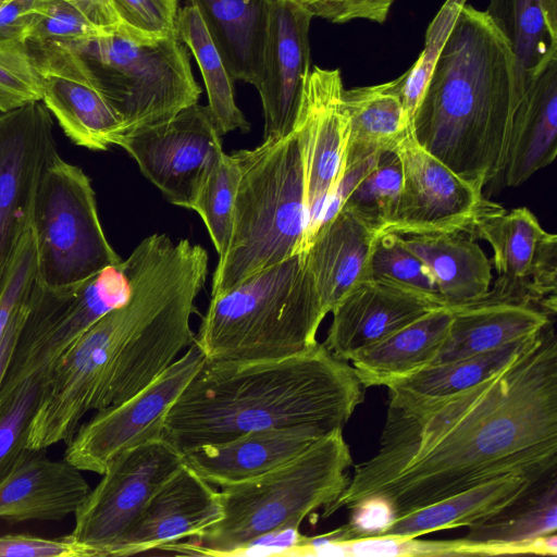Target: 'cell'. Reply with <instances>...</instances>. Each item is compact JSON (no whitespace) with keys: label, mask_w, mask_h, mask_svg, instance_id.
I'll return each mask as SVG.
<instances>
[{"label":"cell","mask_w":557,"mask_h":557,"mask_svg":"<svg viewBox=\"0 0 557 557\" xmlns=\"http://www.w3.org/2000/svg\"><path fill=\"white\" fill-rule=\"evenodd\" d=\"M311 16L332 23H347L352 20H368L384 23L396 0H292Z\"/></svg>","instance_id":"46"},{"label":"cell","mask_w":557,"mask_h":557,"mask_svg":"<svg viewBox=\"0 0 557 557\" xmlns=\"http://www.w3.org/2000/svg\"><path fill=\"white\" fill-rule=\"evenodd\" d=\"M453 308L435 309L351 358L363 387L387 386L432 363L449 331Z\"/></svg>","instance_id":"30"},{"label":"cell","mask_w":557,"mask_h":557,"mask_svg":"<svg viewBox=\"0 0 557 557\" xmlns=\"http://www.w3.org/2000/svg\"><path fill=\"white\" fill-rule=\"evenodd\" d=\"M174 30L197 61L208 95L207 107L219 134L222 136L235 129L248 132L250 125L235 102L234 81L191 3L178 11Z\"/></svg>","instance_id":"35"},{"label":"cell","mask_w":557,"mask_h":557,"mask_svg":"<svg viewBox=\"0 0 557 557\" xmlns=\"http://www.w3.org/2000/svg\"><path fill=\"white\" fill-rule=\"evenodd\" d=\"M239 180L240 170L234 156L220 151L201 183L191 209L207 226L219 259L224 257L228 248Z\"/></svg>","instance_id":"36"},{"label":"cell","mask_w":557,"mask_h":557,"mask_svg":"<svg viewBox=\"0 0 557 557\" xmlns=\"http://www.w3.org/2000/svg\"><path fill=\"white\" fill-rule=\"evenodd\" d=\"M377 230L347 208L322 226L304 253L324 312L371 280L370 261Z\"/></svg>","instance_id":"24"},{"label":"cell","mask_w":557,"mask_h":557,"mask_svg":"<svg viewBox=\"0 0 557 557\" xmlns=\"http://www.w3.org/2000/svg\"><path fill=\"white\" fill-rule=\"evenodd\" d=\"M484 12L509 44L527 89L557 59V0H488Z\"/></svg>","instance_id":"33"},{"label":"cell","mask_w":557,"mask_h":557,"mask_svg":"<svg viewBox=\"0 0 557 557\" xmlns=\"http://www.w3.org/2000/svg\"><path fill=\"white\" fill-rule=\"evenodd\" d=\"M205 358L201 349L193 343L140 392L96 411L66 443L63 459L82 471L101 475L123 451L161 437L166 411Z\"/></svg>","instance_id":"12"},{"label":"cell","mask_w":557,"mask_h":557,"mask_svg":"<svg viewBox=\"0 0 557 557\" xmlns=\"http://www.w3.org/2000/svg\"><path fill=\"white\" fill-rule=\"evenodd\" d=\"M76 9L87 21L104 33L122 27L112 0H63Z\"/></svg>","instance_id":"50"},{"label":"cell","mask_w":557,"mask_h":557,"mask_svg":"<svg viewBox=\"0 0 557 557\" xmlns=\"http://www.w3.org/2000/svg\"><path fill=\"white\" fill-rule=\"evenodd\" d=\"M524 92L505 37L484 11L465 3L413 114L412 135L482 193L502 176L513 113Z\"/></svg>","instance_id":"4"},{"label":"cell","mask_w":557,"mask_h":557,"mask_svg":"<svg viewBox=\"0 0 557 557\" xmlns=\"http://www.w3.org/2000/svg\"><path fill=\"white\" fill-rule=\"evenodd\" d=\"M468 528L461 539L470 543L505 546L512 555L557 556V469L498 512Z\"/></svg>","instance_id":"27"},{"label":"cell","mask_w":557,"mask_h":557,"mask_svg":"<svg viewBox=\"0 0 557 557\" xmlns=\"http://www.w3.org/2000/svg\"><path fill=\"white\" fill-rule=\"evenodd\" d=\"M341 71L314 66L307 75L294 125L304 166L307 228L300 255L319 230L325 201L339 180L350 137Z\"/></svg>","instance_id":"16"},{"label":"cell","mask_w":557,"mask_h":557,"mask_svg":"<svg viewBox=\"0 0 557 557\" xmlns=\"http://www.w3.org/2000/svg\"><path fill=\"white\" fill-rule=\"evenodd\" d=\"M184 462L162 436L116 456L74 513L71 536L95 557L113 556L158 487Z\"/></svg>","instance_id":"11"},{"label":"cell","mask_w":557,"mask_h":557,"mask_svg":"<svg viewBox=\"0 0 557 557\" xmlns=\"http://www.w3.org/2000/svg\"><path fill=\"white\" fill-rule=\"evenodd\" d=\"M127 300L87 330L49 368L29 423L27 448L74 436L83 417L134 396L195 338L190 317L208 274V252L188 239L152 234L133 250Z\"/></svg>","instance_id":"2"},{"label":"cell","mask_w":557,"mask_h":557,"mask_svg":"<svg viewBox=\"0 0 557 557\" xmlns=\"http://www.w3.org/2000/svg\"><path fill=\"white\" fill-rule=\"evenodd\" d=\"M465 1L447 0L428 29L424 50L410 69L399 76L401 98L411 123L440 51Z\"/></svg>","instance_id":"41"},{"label":"cell","mask_w":557,"mask_h":557,"mask_svg":"<svg viewBox=\"0 0 557 557\" xmlns=\"http://www.w3.org/2000/svg\"><path fill=\"white\" fill-rule=\"evenodd\" d=\"M90 490L82 470L49 458L46 449L30 450L0 482V519L62 520L77 511Z\"/></svg>","instance_id":"22"},{"label":"cell","mask_w":557,"mask_h":557,"mask_svg":"<svg viewBox=\"0 0 557 557\" xmlns=\"http://www.w3.org/2000/svg\"><path fill=\"white\" fill-rule=\"evenodd\" d=\"M0 557H95V554L71 534L58 539L7 534L0 535Z\"/></svg>","instance_id":"45"},{"label":"cell","mask_w":557,"mask_h":557,"mask_svg":"<svg viewBox=\"0 0 557 557\" xmlns=\"http://www.w3.org/2000/svg\"><path fill=\"white\" fill-rule=\"evenodd\" d=\"M393 151L401 166V189L394 214L377 231V237L473 232L491 201L422 148L412 131Z\"/></svg>","instance_id":"17"},{"label":"cell","mask_w":557,"mask_h":557,"mask_svg":"<svg viewBox=\"0 0 557 557\" xmlns=\"http://www.w3.org/2000/svg\"><path fill=\"white\" fill-rule=\"evenodd\" d=\"M364 393L355 369L318 343L264 361L206 359L163 419L162 437L184 456L244 434L293 426L331 433Z\"/></svg>","instance_id":"3"},{"label":"cell","mask_w":557,"mask_h":557,"mask_svg":"<svg viewBox=\"0 0 557 557\" xmlns=\"http://www.w3.org/2000/svg\"><path fill=\"white\" fill-rule=\"evenodd\" d=\"M104 32L94 26L63 0H45L25 40L28 54L57 49H75Z\"/></svg>","instance_id":"38"},{"label":"cell","mask_w":557,"mask_h":557,"mask_svg":"<svg viewBox=\"0 0 557 557\" xmlns=\"http://www.w3.org/2000/svg\"><path fill=\"white\" fill-rule=\"evenodd\" d=\"M58 154L51 113L42 101L0 112V294L30 224L40 178Z\"/></svg>","instance_id":"15"},{"label":"cell","mask_w":557,"mask_h":557,"mask_svg":"<svg viewBox=\"0 0 557 557\" xmlns=\"http://www.w3.org/2000/svg\"><path fill=\"white\" fill-rule=\"evenodd\" d=\"M124 32L158 39L174 32L177 0H112Z\"/></svg>","instance_id":"44"},{"label":"cell","mask_w":557,"mask_h":557,"mask_svg":"<svg viewBox=\"0 0 557 557\" xmlns=\"http://www.w3.org/2000/svg\"><path fill=\"white\" fill-rule=\"evenodd\" d=\"M42 376L25 381L7 400L0 404V482L30 451L27 436L41 387Z\"/></svg>","instance_id":"39"},{"label":"cell","mask_w":557,"mask_h":557,"mask_svg":"<svg viewBox=\"0 0 557 557\" xmlns=\"http://www.w3.org/2000/svg\"><path fill=\"white\" fill-rule=\"evenodd\" d=\"M485 240L497 278L488 294L500 300L527 301L557 312V236L525 207L505 210L491 201L473 228Z\"/></svg>","instance_id":"13"},{"label":"cell","mask_w":557,"mask_h":557,"mask_svg":"<svg viewBox=\"0 0 557 557\" xmlns=\"http://www.w3.org/2000/svg\"><path fill=\"white\" fill-rule=\"evenodd\" d=\"M346 556L412 557V556H467L462 539L423 541L399 535H376L343 541Z\"/></svg>","instance_id":"43"},{"label":"cell","mask_w":557,"mask_h":557,"mask_svg":"<svg viewBox=\"0 0 557 557\" xmlns=\"http://www.w3.org/2000/svg\"><path fill=\"white\" fill-rule=\"evenodd\" d=\"M230 75L257 87L262 75L270 0H190Z\"/></svg>","instance_id":"29"},{"label":"cell","mask_w":557,"mask_h":557,"mask_svg":"<svg viewBox=\"0 0 557 557\" xmlns=\"http://www.w3.org/2000/svg\"><path fill=\"white\" fill-rule=\"evenodd\" d=\"M535 335L497 349L429 366L394 381L387 385L388 401L437 399L470 388L507 364Z\"/></svg>","instance_id":"34"},{"label":"cell","mask_w":557,"mask_h":557,"mask_svg":"<svg viewBox=\"0 0 557 557\" xmlns=\"http://www.w3.org/2000/svg\"><path fill=\"white\" fill-rule=\"evenodd\" d=\"M555 317L531 302L499 300L487 292L474 302L453 308L448 334L430 366L450 362L529 338L543 330Z\"/></svg>","instance_id":"25"},{"label":"cell","mask_w":557,"mask_h":557,"mask_svg":"<svg viewBox=\"0 0 557 557\" xmlns=\"http://www.w3.org/2000/svg\"><path fill=\"white\" fill-rule=\"evenodd\" d=\"M343 99L350 120L345 164L374 153L393 151L411 132V119L401 98L400 77L377 85L344 89Z\"/></svg>","instance_id":"31"},{"label":"cell","mask_w":557,"mask_h":557,"mask_svg":"<svg viewBox=\"0 0 557 557\" xmlns=\"http://www.w3.org/2000/svg\"><path fill=\"white\" fill-rule=\"evenodd\" d=\"M352 458L343 429L308 446L275 469L220 491L222 518L188 542L159 550L197 556H233L244 544L327 508L344 492Z\"/></svg>","instance_id":"6"},{"label":"cell","mask_w":557,"mask_h":557,"mask_svg":"<svg viewBox=\"0 0 557 557\" xmlns=\"http://www.w3.org/2000/svg\"><path fill=\"white\" fill-rule=\"evenodd\" d=\"M350 510L349 521L337 528L341 542L382 535L396 519L392 505L381 497L362 499Z\"/></svg>","instance_id":"47"},{"label":"cell","mask_w":557,"mask_h":557,"mask_svg":"<svg viewBox=\"0 0 557 557\" xmlns=\"http://www.w3.org/2000/svg\"><path fill=\"white\" fill-rule=\"evenodd\" d=\"M41 99L40 75L26 49L0 45V112Z\"/></svg>","instance_id":"42"},{"label":"cell","mask_w":557,"mask_h":557,"mask_svg":"<svg viewBox=\"0 0 557 557\" xmlns=\"http://www.w3.org/2000/svg\"><path fill=\"white\" fill-rule=\"evenodd\" d=\"M557 469L555 319L507 364L450 396L388 401L376 454L355 467L330 517L370 497L396 518L506 475Z\"/></svg>","instance_id":"1"},{"label":"cell","mask_w":557,"mask_h":557,"mask_svg":"<svg viewBox=\"0 0 557 557\" xmlns=\"http://www.w3.org/2000/svg\"><path fill=\"white\" fill-rule=\"evenodd\" d=\"M233 156L240 180L228 248L218 261L211 296L300 253L307 228L304 166L294 132Z\"/></svg>","instance_id":"7"},{"label":"cell","mask_w":557,"mask_h":557,"mask_svg":"<svg viewBox=\"0 0 557 557\" xmlns=\"http://www.w3.org/2000/svg\"><path fill=\"white\" fill-rule=\"evenodd\" d=\"M401 189V166L394 151H383L376 165L355 187L344 208L379 231L394 214Z\"/></svg>","instance_id":"37"},{"label":"cell","mask_w":557,"mask_h":557,"mask_svg":"<svg viewBox=\"0 0 557 557\" xmlns=\"http://www.w3.org/2000/svg\"><path fill=\"white\" fill-rule=\"evenodd\" d=\"M305 535L299 525H285L260 534L236 550L234 557L244 556H287L295 557Z\"/></svg>","instance_id":"49"},{"label":"cell","mask_w":557,"mask_h":557,"mask_svg":"<svg viewBox=\"0 0 557 557\" xmlns=\"http://www.w3.org/2000/svg\"><path fill=\"white\" fill-rule=\"evenodd\" d=\"M311 426L274 428L208 445L184 456L205 481L223 487L262 475L326 435Z\"/></svg>","instance_id":"23"},{"label":"cell","mask_w":557,"mask_h":557,"mask_svg":"<svg viewBox=\"0 0 557 557\" xmlns=\"http://www.w3.org/2000/svg\"><path fill=\"white\" fill-rule=\"evenodd\" d=\"M27 310L28 304L14 317L0 342V386L4 379Z\"/></svg>","instance_id":"51"},{"label":"cell","mask_w":557,"mask_h":557,"mask_svg":"<svg viewBox=\"0 0 557 557\" xmlns=\"http://www.w3.org/2000/svg\"><path fill=\"white\" fill-rule=\"evenodd\" d=\"M45 0H11L0 4V45L25 47L27 33Z\"/></svg>","instance_id":"48"},{"label":"cell","mask_w":557,"mask_h":557,"mask_svg":"<svg viewBox=\"0 0 557 557\" xmlns=\"http://www.w3.org/2000/svg\"><path fill=\"white\" fill-rule=\"evenodd\" d=\"M312 16L292 0H270L259 91L264 139L288 136L295 125L305 79L310 72Z\"/></svg>","instance_id":"19"},{"label":"cell","mask_w":557,"mask_h":557,"mask_svg":"<svg viewBox=\"0 0 557 557\" xmlns=\"http://www.w3.org/2000/svg\"><path fill=\"white\" fill-rule=\"evenodd\" d=\"M440 308L453 307L442 298L371 278L332 309L323 345L336 358L350 361L362 348Z\"/></svg>","instance_id":"20"},{"label":"cell","mask_w":557,"mask_h":557,"mask_svg":"<svg viewBox=\"0 0 557 557\" xmlns=\"http://www.w3.org/2000/svg\"><path fill=\"white\" fill-rule=\"evenodd\" d=\"M9 1H11V0H0V4L9 2Z\"/></svg>","instance_id":"52"},{"label":"cell","mask_w":557,"mask_h":557,"mask_svg":"<svg viewBox=\"0 0 557 557\" xmlns=\"http://www.w3.org/2000/svg\"><path fill=\"white\" fill-rule=\"evenodd\" d=\"M535 481L513 474L492 480L396 518L382 535L418 537L444 529L470 527L512 503Z\"/></svg>","instance_id":"32"},{"label":"cell","mask_w":557,"mask_h":557,"mask_svg":"<svg viewBox=\"0 0 557 557\" xmlns=\"http://www.w3.org/2000/svg\"><path fill=\"white\" fill-rule=\"evenodd\" d=\"M222 518L220 492L185 460L158 487L113 556H129L201 534Z\"/></svg>","instance_id":"21"},{"label":"cell","mask_w":557,"mask_h":557,"mask_svg":"<svg viewBox=\"0 0 557 557\" xmlns=\"http://www.w3.org/2000/svg\"><path fill=\"white\" fill-rule=\"evenodd\" d=\"M429 268L438 294L453 308L483 298L492 285V263L473 232L447 231L399 236Z\"/></svg>","instance_id":"28"},{"label":"cell","mask_w":557,"mask_h":557,"mask_svg":"<svg viewBox=\"0 0 557 557\" xmlns=\"http://www.w3.org/2000/svg\"><path fill=\"white\" fill-rule=\"evenodd\" d=\"M75 51L121 116L124 134L169 121L198 103L201 89L175 30L143 39L120 28L83 41Z\"/></svg>","instance_id":"8"},{"label":"cell","mask_w":557,"mask_h":557,"mask_svg":"<svg viewBox=\"0 0 557 557\" xmlns=\"http://www.w3.org/2000/svg\"><path fill=\"white\" fill-rule=\"evenodd\" d=\"M370 274L373 280L442 298L429 268L403 244L398 235L383 234L376 237Z\"/></svg>","instance_id":"40"},{"label":"cell","mask_w":557,"mask_h":557,"mask_svg":"<svg viewBox=\"0 0 557 557\" xmlns=\"http://www.w3.org/2000/svg\"><path fill=\"white\" fill-rule=\"evenodd\" d=\"M40 75L41 101L77 146L108 150L124 135L121 116L97 86L75 50L30 54Z\"/></svg>","instance_id":"18"},{"label":"cell","mask_w":557,"mask_h":557,"mask_svg":"<svg viewBox=\"0 0 557 557\" xmlns=\"http://www.w3.org/2000/svg\"><path fill=\"white\" fill-rule=\"evenodd\" d=\"M172 205L193 209L211 164L222 151L208 107L195 103L171 120L124 134L117 141Z\"/></svg>","instance_id":"14"},{"label":"cell","mask_w":557,"mask_h":557,"mask_svg":"<svg viewBox=\"0 0 557 557\" xmlns=\"http://www.w3.org/2000/svg\"><path fill=\"white\" fill-rule=\"evenodd\" d=\"M326 313L304 255L211 296L194 343L206 359L264 361L313 348Z\"/></svg>","instance_id":"5"},{"label":"cell","mask_w":557,"mask_h":557,"mask_svg":"<svg viewBox=\"0 0 557 557\" xmlns=\"http://www.w3.org/2000/svg\"><path fill=\"white\" fill-rule=\"evenodd\" d=\"M30 227L37 280L46 286L82 282L123 261L104 235L90 178L59 154L40 178Z\"/></svg>","instance_id":"9"},{"label":"cell","mask_w":557,"mask_h":557,"mask_svg":"<svg viewBox=\"0 0 557 557\" xmlns=\"http://www.w3.org/2000/svg\"><path fill=\"white\" fill-rule=\"evenodd\" d=\"M557 154V59L528 83L511 123L504 184L517 187L549 165Z\"/></svg>","instance_id":"26"},{"label":"cell","mask_w":557,"mask_h":557,"mask_svg":"<svg viewBox=\"0 0 557 557\" xmlns=\"http://www.w3.org/2000/svg\"><path fill=\"white\" fill-rule=\"evenodd\" d=\"M134 263L131 253L119 264L64 286L50 287L36 280L0 386V404L25 381L44 376L75 341L127 300Z\"/></svg>","instance_id":"10"}]
</instances>
